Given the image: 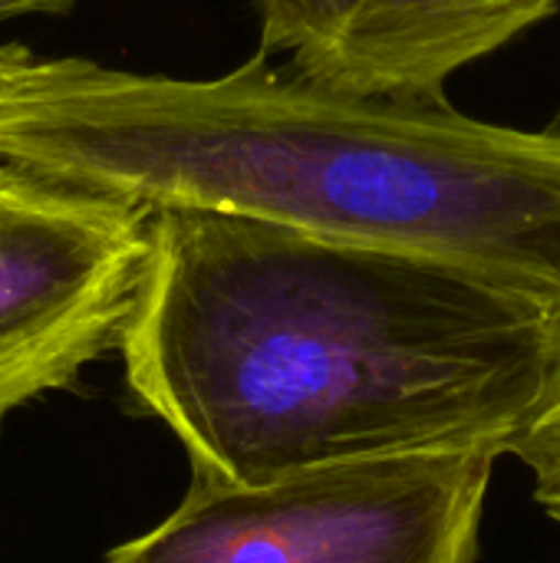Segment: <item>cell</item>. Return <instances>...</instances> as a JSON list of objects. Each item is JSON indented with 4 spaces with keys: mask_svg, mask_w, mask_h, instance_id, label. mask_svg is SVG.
<instances>
[{
    "mask_svg": "<svg viewBox=\"0 0 560 563\" xmlns=\"http://www.w3.org/2000/svg\"><path fill=\"white\" fill-rule=\"evenodd\" d=\"M129 393L231 485L518 449L560 366V310L432 257L158 211L122 336Z\"/></svg>",
    "mask_w": 560,
    "mask_h": 563,
    "instance_id": "obj_1",
    "label": "cell"
},
{
    "mask_svg": "<svg viewBox=\"0 0 560 563\" xmlns=\"http://www.w3.org/2000/svg\"><path fill=\"white\" fill-rule=\"evenodd\" d=\"M0 158L158 211L432 257L560 310V125L356 99L257 49L211 79L0 43Z\"/></svg>",
    "mask_w": 560,
    "mask_h": 563,
    "instance_id": "obj_2",
    "label": "cell"
},
{
    "mask_svg": "<svg viewBox=\"0 0 560 563\" xmlns=\"http://www.w3.org/2000/svg\"><path fill=\"white\" fill-rule=\"evenodd\" d=\"M498 459L396 455L264 485L191 472L182 505L106 563H475Z\"/></svg>",
    "mask_w": 560,
    "mask_h": 563,
    "instance_id": "obj_3",
    "label": "cell"
},
{
    "mask_svg": "<svg viewBox=\"0 0 560 563\" xmlns=\"http://www.w3.org/2000/svg\"><path fill=\"white\" fill-rule=\"evenodd\" d=\"M149 221L139 205L0 158V422L122 346Z\"/></svg>",
    "mask_w": 560,
    "mask_h": 563,
    "instance_id": "obj_4",
    "label": "cell"
},
{
    "mask_svg": "<svg viewBox=\"0 0 560 563\" xmlns=\"http://www.w3.org/2000/svg\"><path fill=\"white\" fill-rule=\"evenodd\" d=\"M261 46L356 99L449 102V79L551 20L560 0H254Z\"/></svg>",
    "mask_w": 560,
    "mask_h": 563,
    "instance_id": "obj_5",
    "label": "cell"
},
{
    "mask_svg": "<svg viewBox=\"0 0 560 563\" xmlns=\"http://www.w3.org/2000/svg\"><path fill=\"white\" fill-rule=\"evenodd\" d=\"M515 455L535 475L538 505L560 525V366L554 373L548 399L541 402L538 416L531 419L528 432L521 435Z\"/></svg>",
    "mask_w": 560,
    "mask_h": 563,
    "instance_id": "obj_6",
    "label": "cell"
},
{
    "mask_svg": "<svg viewBox=\"0 0 560 563\" xmlns=\"http://www.w3.org/2000/svg\"><path fill=\"white\" fill-rule=\"evenodd\" d=\"M79 0H0V23L30 13H69Z\"/></svg>",
    "mask_w": 560,
    "mask_h": 563,
    "instance_id": "obj_7",
    "label": "cell"
}]
</instances>
